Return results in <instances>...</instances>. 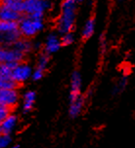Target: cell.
Masks as SVG:
<instances>
[{"instance_id":"6da1fadb","label":"cell","mask_w":135,"mask_h":148,"mask_svg":"<svg viewBox=\"0 0 135 148\" xmlns=\"http://www.w3.org/2000/svg\"><path fill=\"white\" fill-rule=\"evenodd\" d=\"M81 1L66 0L61 3L60 15L56 22V32L59 35L73 32L76 20V10L78 5Z\"/></svg>"},{"instance_id":"7a4b0ae2","label":"cell","mask_w":135,"mask_h":148,"mask_svg":"<svg viewBox=\"0 0 135 148\" xmlns=\"http://www.w3.org/2000/svg\"><path fill=\"white\" fill-rule=\"evenodd\" d=\"M53 3L47 0H25L24 16L33 18L44 20L45 12L51 10Z\"/></svg>"},{"instance_id":"3957f363","label":"cell","mask_w":135,"mask_h":148,"mask_svg":"<svg viewBox=\"0 0 135 148\" xmlns=\"http://www.w3.org/2000/svg\"><path fill=\"white\" fill-rule=\"evenodd\" d=\"M19 30L23 38L31 39L44 29V20L33 18L28 16H24L19 23Z\"/></svg>"},{"instance_id":"277c9868","label":"cell","mask_w":135,"mask_h":148,"mask_svg":"<svg viewBox=\"0 0 135 148\" xmlns=\"http://www.w3.org/2000/svg\"><path fill=\"white\" fill-rule=\"evenodd\" d=\"M33 70L34 69L30 65V62H20L15 67V69L12 71L11 79L17 84H19L20 86H22L24 83H26V81L31 79Z\"/></svg>"},{"instance_id":"5b68a950","label":"cell","mask_w":135,"mask_h":148,"mask_svg":"<svg viewBox=\"0 0 135 148\" xmlns=\"http://www.w3.org/2000/svg\"><path fill=\"white\" fill-rule=\"evenodd\" d=\"M26 57L22 53L18 52L13 47H7L0 45V63L8 64L11 62H26Z\"/></svg>"},{"instance_id":"8992f818","label":"cell","mask_w":135,"mask_h":148,"mask_svg":"<svg viewBox=\"0 0 135 148\" xmlns=\"http://www.w3.org/2000/svg\"><path fill=\"white\" fill-rule=\"evenodd\" d=\"M82 88V76L78 70H75L71 76L70 92H69V104L76 101L81 97Z\"/></svg>"},{"instance_id":"52a82bcc","label":"cell","mask_w":135,"mask_h":148,"mask_svg":"<svg viewBox=\"0 0 135 148\" xmlns=\"http://www.w3.org/2000/svg\"><path fill=\"white\" fill-rule=\"evenodd\" d=\"M20 100V92L18 89H3L0 90V102L8 107L13 109L16 107Z\"/></svg>"},{"instance_id":"ba28073f","label":"cell","mask_w":135,"mask_h":148,"mask_svg":"<svg viewBox=\"0 0 135 148\" xmlns=\"http://www.w3.org/2000/svg\"><path fill=\"white\" fill-rule=\"evenodd\" d=\"M62 47L61 44V36L57 32H50L45 38V41L43 43V52L44 54L51 56L55 53H57Z\"/></svg>"},{"instance_id":"9c48e42d","label":"cell","mask_w":135,"mask_h":148,"mask_svg":"<svg viewBox=\"0 0 135 148\" xmlns=\"http://www.w3.org/2000/svg\"><path fill=\"white\" fill-rule=\"evenodd\" d=\"M23 17H24V15L20 14V13H18V12L13 11L12 9L5 6V5L0 1V21H3V22L19 23Z\"/></svg>"},{"instance_id":"30bf717a","label":"cell","mask_w":135,"mask_h":148,"mask_svg":"<svg viewBox=\"0 0 135 148\" xmlns=\"http://www.w3.org/2000/svg\"><path fill=\"white\" fill-rule=\"evenodd\" d=\"M18 123H19V118L14 113H10L9 115L5 118V120L0 125L1 129V134H10L12 136L13 132L17 129Z\"/></svg>"},{"instance_id":"8fae6325","label":"cell","mask_w":135,"mask_h":148,"mask_svg":"<svg viewBox=\"0 0 135 148\" xmlns=\"http://www.w3.org/2000/svg\"><path fill=\"white\" fill-rule=\"evenodd\" d=\"M36 100V92L33 90H28L23 95V104H22V111L24 114L30 113L34 106Z\"/></svg>"},{"instance_id":"7c38bea8","label":"cell","mask_w":135,"mask_h":148,"mask_svg":"<svg viewBox=\"0 0 135 148\" xmlns=\"http://www.w3.org/2000/svg\"><path fill=\"white\" fill-rule=\"evenodd\" d=\"M12 47L15 50H17L18 52L22 53L23 55H25L26 57H28L30 53L34 51L33 48V41L31 39H26V38H21L19 41H17L14 45H12Z\"/></svg>"},{"instance_id":"4fadbf2b","label":"cell","mask_w":135,"mask_h":148,"mask_svg":"<svg viewBox=\"0 0 135 148\" xmlns=\"http://www.w3.org/2000/svg\"><path fill=\"white\" fill-rule=\"evenodd\" d=\"M84 103H85V97H81L76 101L69 104V116L71 119H75L76 117H78L82 112Z\"/></svg>"},{"instance_id":"5bb4252c","label":"cell","mask_w":135,"mask_h":148,"mask_svg":"<svg viewBox=\"0 0 135 148\" xmlns=\"http://www.w3.org/2000/svg\"><path fill=\"white\" fill-rule=\"evenodd\" d=\"M128 77H129L128 71H123L120 79L118 80V82L116 83V85L114 86V88L112 90L113 96H118V95L121 94L125 90L128 84Z\"/></svg>"},{"instance_id":"9a60e30c","label":"cell","mask_w":135,"mask_h":148,"mask_svg":"<svg viewBox=\"0 0 135 148\" xmlns=\"http://www.w3.org/2000/svg\"><path fill=\"white\" fill-rule=\"evenodd\" d=\"M94 31H95V18H90L84 23L82 32H81V37H82L83 40H88L94 34Z\"/></svg>"},{"instance_id":"2e32d148","label":"cell","mask_w":135,"mask_h":148,"mask_svg":"<svg viewBox=\"0 0 135 148\" xmlns=\"http://www.w3.org/2000/svg\"><path fill=\"white\" fill-rule=\"evenodd\" d=\"M20 62H11L8 64L0 63V79H11L12 71Z\"/></svg>"},{"instance_id":"e0dca14e","label":"cell","mask_w":135,"mask_h":148,"mask_svg":"<svg viewBox=\"0 0 135 148\" xmlns=\"http://www.w3.org/2000/svg\"><path fill=\"white\" fill-rule=\"evenodd\" d=\"M1 2L5 6L12 9L13 11L24 15V3H25V0H2Z\"/></svg>"},{"instance_id":"ac0fdd59","label":"cell","mask_w":135,"mask_h":148,"mask_svg":"<svg viewBox=\"0 0 135 148\" xmlns=\"http://www.w3.org/2000/svg\"><path fill=\"white\" fill-rule=\"evenodd\" d=\"M49 62H50V56L44 54V53L42 52V53L39 54L38 58H37L36 64H35V68H38V69L46 71L47 67H48Z\"/></svg>"},{"instance_id":"d6986e66","label":"cell","mask_w":135,"mask_h":148,"mask_svg":"<svg viewBox=\"0 0 135 148\" xmlns=\"http://www.w3.org/2000/svg\"><path fill=\"white\" fill-rule=\"evenodd\" d=\"M16 29H19V23L13 22H3L0 21V33L9 32Z\"/></svg>"},{"instance_id":"ffe728a7","label":"cell","mask_w":135,"mask_h":148,"mask_svg":"<svg viewBox=\"0 0 135 148\" xmlns=\"http://www.w3.org/2000/svg\"><path fill=\"white\" fill-rule=\"evenodd\" d=\"M20 85L12 79H0V90L3 89H19Z\"/></svg>"},{"instance_id":"44dd1931","label":"cell","mask_w":135,"mask_h":148,"mask_svg":"<svg viewBox=\"0 0 135 148\" xmlns=\"http://www.w3.org/2000/svg\"><path fill=\"white\" fill-rule=\"evenodd\" d=\"M75 37L73 32H70L61 36V44H62V47L71 46V44L75 43Z\"/></svg>"},{"instance_id":"7402d4cb","label":"cell","mask_w":135,"mask_h":148,"mask_svg":"<svg viewBox=\"0 0 135 148\" xmlns=\"http://www.w3.org/2000/svg\"><path fill=\"white\" fill-rule=\"evenodd\" d=\"M13 138L10 134H0V148H8L12 143Z\"/></svg>"},{"instance_id":"603a6c76","label":"cell","mask_w":135,"mask_h":148,"mask_svg":"<svg viewBox=\"0 0 135 148\" xmlns=\"http://www.w3.org/2000/svg\"><path fill=\"white\" fill-rule=\"evenodd\" d=\"M45 72H46V71L38 69V68H34L33 73V77H31V80L34 81V82H37L39 80H41V79L44 77Z\"/></svg>"},{"instance_id":"cb8c5ba5","label":"cell","mask_w":135,"mask_h":148,"mask_svg":"<svg viewBox=\"0 0 135 148\" xmlns=\"http://www.w3.org/2000/svg\"><path fill=\"white\" fill-rule=\"evenodd\" d=\"M99 49L101 54H104L107 50V40H106V37L103 33L99 37Z\"/></svg>"},{"instance_id":"d4e9b609","label":"cell","mask_w":135,"mask_h":148,"mask_svg":"<svg viewBox=\"0 0 135 148\" xmlns=\"http://www.w3.org/2000/svg\"><path fill=\"white\" fill-rule=\"evenodd\" d=\"M10 113H12V110L9 108H0V125Z\"/></svg>"},{"instance_id":"484cf974","label":"cell","mask_w":135,"mask_h":148,"mask_svg":"<svg viewBox=\"0 0 135 148\" xmlns=\"http://www.w3.org/2000/svg\"><path fill=\"white\" fill-rule=\"evenodd\" d=\"M11 148H21V145L19 143H17V144H14V145H12Z\"/></svg>"},{"instance_id":"4316f807","label":"cell","mask_w":135,"mask_h":148,"mask_svg":"<svg viewBox=\"0 0 135 148\" xmlns=\"http://www.w3.org/2000/svg\"><path fill=\"white\" fill-rule=\"evenodd\" d=\"M0 108H8V107H6V106H4L3 104L1 103V102H0Z\"/></svg>"}]
</instances>
